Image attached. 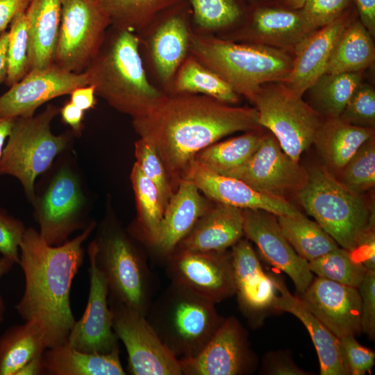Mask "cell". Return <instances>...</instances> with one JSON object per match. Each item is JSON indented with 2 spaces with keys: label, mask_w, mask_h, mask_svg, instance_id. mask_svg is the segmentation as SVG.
Returning a JSON list of instances; mask_svg holds the SVG:
<instances>
[{
  "label": "cell",
  "mask_w": 375,
  "mask_h": 375,
  "mask_svg": "<svg viewBox=\"0 0 375 375\" xmlns=\"http://www.w3.org/2000/svg\"><path fill=\"white\" fill-rule=\"evenodd\" d=\"M361 83L362 71L324 74L308 89L312 108L322 117L338 118Z\"/></svg>",
  "instance_id": "cell-36"
},
{
  "label": "cell",
  "mask_w": 375,
  "mask_h": 375,
  "mask_svg": "<svg viewBox=\"0 0 375 375\" xmlns=\"http://www.w3.org/2000/svg\"><path fill=\"white\" fill-rule=\"evenodd\" d=\"M42 354L28 362L17 375H44L42 363Z\"/></svg>",
  "instance_id": "cell-56"
},
{
  "label": "cell",
  "mask_w": 375,
  "mask_h": 375,
  "mask_svg": "<svg viewBox=\"0 0 375 375\" xmlns=\"http://www.w3.org/2000/svg\"><path fill=\"white\" fill-rule=\"evenodd\" d=\"M194 23L205 30L228 28L247 17L244 0H188Z\"/></svg>",
  "instance_id": "cell-40"
},
{
  "label": "cell",
  "mask_w": 375,
  "mask_h": 375,
  "mask_svg": "<svg viewBox=\"0 0 375 375\" xmlns=\"http://www.w3.org/2000/svg\"><path fill=\"white\" fill-rule=\"evenodd\" d=\"M258 122L271 131L283 150L296 161L313 143L323 117L282 83L262 85L250 99Z\"/></svg>",
  "instance_id": "cell-9"
},
{
  "label": "cell",
  "mask_w": 375,
  "mask_h": 375,
  "mask_svg": "<svg viewBox=\"0 0 375 375\" xmlns=\"http://www.w3.org/2000/svg\"><path fill=\"white\" fill-rule=\"evenodd\" d=\"M112 329L126 347L132 375H182L179 360L164 346L146 316L108 297Z\"/></svg>",
  "instance_id": "cell-11"
},
{
  "label": "cell",
  "mask_w": 375,
  "mask_h": 375,
  "mask_svg": "<svg viewBox=\"0 0 375 375\" xmlns=\"http://www.w3.org/2000/svg\"><path fill=\"white\" fill-rule=\"evenodd\" d=\"M235 292L242 312L255 315L272 308L276 290L273 277L263 271L248 239L241 238L231 249Z\"/></svg>",
  "instance_id": "cell-24"
},
{
  "label": "cell",
  "mask_w": 375,
  "mask_h": 375,
  "mask_svg": "<svg viewBox=\"0 0 375 375\" xmlns=\"http://www.w3.org/2000/svg\"><path fill=\"white\" fill-rule=\"evenodd\" d=\"M338 181L351 192L362 195L375 185L374 135L365 141L339 172Z\"/></svg>",
  "instance_id": "cell-41"
},
{
  "label": "cell",
  "mask_w": 375,
  "mask_h": 375,
  "mask_svg": "<svg viewBox=\"0 0 375 375\" xmlns=\"http://www.w3.org/2000/svg\"><path fill=\"white\" fill-rule=\"evenodd\" d=\"M140 138L156 149L166 172L182 177L196 154L222 138L260 125L255 108L236 107L202 94H165L146 115L133 119ZM180 180V178H179Z\"/></svg>",
  "instance_id": "cell-1"
},
{
  "label": "cell",
  "mask_w": 375,
  "mask_h": 375,
  "mask_svg": "<svg viewBox=\"0 0 375 375\" xmlns=\"http://www.w3.org/2000/svg\"><path fill=\"white\" fill-rule=\"evenodd\" d=\"M42 326L35 320L7 328L0 335V375H17L47 349Z\"/></svg>",
  "instance_id": "cell-31"
},
{
  "label": "cell",
  "mask_w": 375,
  "mask_h": 375,
  "mask_svg": "<svg viewBox=\"0 0 375 375\" xmlns=\"http://www.w3.org/2000/svg\"><path fill=\"white\" fill-rule=\"evenodd\" d=\"M192 15L188 0L165 10L155 19L158 26L151 42L156 72L164 84H169L186 58L191 33L188 20Z\"/></svg>",
  "instance_id": "cell-22"
},
{
  "label": "cell",
  "mask_w": 375,
  "mask_h": 375,
  "mask_svg": "<svg viewBox=\"0 0 375 375\" xmlns=\"http://www.w3.org/2000/svg\"><path fill=\"white\" fill-rule=\"evenodd\" d=\"M88 85L85 72H69L53 64L30 70L0 96V117L10 119L32 117L44 103Z\"/></svg>",
  "instance_id": "cell-16"
},
{
  "label": "cell",
  "mask_w": 375,
  "mask_h": 375,
  "mask_svg": "<svg viewBox=\"0 0 375 375\" xmlns=\"http://www.w3.org/2000/svg\"><path fill=\"white\" fill-rule=\"evenodd\" d=\"M262 372L272 375H306L284 351L270 352L265 356Z\"/></svg>",
  "instance_id": "cell-49"
},
{
  "label": "cell",
  "mask_w": 375,
  "mask_h": 375,
  "mask_svg": "<svg viewBox=\"0 0 375 375\" xmlns=\"http://www.w3.org/2000/svg\"><path fill=\"white\" fill-rule=\"evenodd\" d=\"M31 0H0V33L19 14L26 12Z\"/></svg>",
  "instance_id": "cell-51"
},
{
  "label": "cell",
  "mask_w": 375,
  "mask_h": 375,
  "mask_svg": "<svg viewBox=\"0 0 375 375\" xmlns=\"http://www.w3.org/2000/svg\"><path fill=\"white\" fill-rule=\"evenodd\" d=\"M262 135L255 131L214 143L198 152L194 159L208 169L226 176L244 164L258 148Z\"/></svg>",
  "instance_id": "cell-35"
},
{
  "label": "cell",
  "mask_w": 375,
  "mask_h": 375,
  "mask_svg": "<svg viewBox=\"0 0 375 375\" xmlns=\"http://www.w3.org/2000/svg\"><path fill=\"white\" fill-rule=\"evenodd\" d=\"M301 294L306 307L338 339L362 331L358 288L318 276Z\"/></svg>",
  "instance_id": "cell-19"
},
{
  "label": "cell",
  "mask_w": 375,
  "mask_h": 375,
  "mask_svg": "<svg viewBox=\"0 0 375 375\" xmlns=\"http://www.w3.org/2000/svg\"><path fill=\"white\" fill-rule=\"evenodd\" d=\"M62 0H31L26 12L28 23V71L53 62L61 20Z\"/></svg>",
  "instance_id": "cell-28"
},
{
  "label": "cell",
  "mask_w": 375,
  "mask_h": 375,
  "mask_svg": "<svg viewBox=\"0 0 375 375\" xmlns=\"http://www.w3.org/2000/svg\"><path fill=\"white\" fill-rule=\"evenodd\" d=\"M13 121L14 119L0 117V158L2 155L4 142L10 133Z\"/></svg>",
  "instance_id": "cell-58"
},
{
  "label": "cell",
  "mask_w": 375,
  "mask_h": 375,
  "mask_svg": "<svg viewBox=\"0 0 375 375\" xmlns=\"http://www.w3.org/2000/svg\"><path fill=\"white\" fill-rule=\"evenodd\" d=\"M181 178L186 179L208 198L241 209L262 210L276 216L299 210L286 199L258 192L238 178L215 173L193 159Z\"/></svg>",
  "instance_id": "cell-20"
},
{
  "label": "cell",
  "mask_w": 375,
  "mask_h": 375,
  "mask_svg": "<svg viewBox=\"0 0 375 375\" xmlns=\"http://www.w3.org/2000/svg\"><path fill=\"white\" fill-rule=\"evenodd\" d=\"M94 87L88 85L76 88L70 94V101L81 110L85 111L97 104Z\"/></svg>",
  "instance_id": "cell-52"
},
{
  "label": "cell",
  "mask_w": 375,
  "mask_h": 375,
  "mask_svg": "<svg viewBox=\"0 0 375 375\" xmlns=\"http://www.w3.org/2000/svg\"><path fill=\"white\" fill-rule=\"evenodd\" d=\"M374 57L372 35L353 18L338 38L325 73L361 72L372 64Z\"/></svg>",
  "instance_id": "cell-32"
},
{
  "label": "cell",
  "mask_w": 375,
  "mask_h": 375,
  "mask_svg": "<svg viewBox=\"0 0 375 375\" xmlns=\"http://www.w3.org/2000/svg\"><path fill=\"white\" fill-rule=\"evenodd\" d=\"M243 235L242 209L217 202L197 220L174 251H224Z\"/></svg>",
  "instance_id": "cell-25"
},
{
  "label": "cell",
  "mask_w": 375,
  "mask_h": 375,
  "mask_svg": "<svg viewBox=\"0 0 375 375\" xmlns=\"http://www.w3.org/2000/svg\"><path fill=\"white\" fill-rule=\"evenodd\" d=\"M356 15L353 4L335 21L312 31L297 44L291 71L282 83L292 93L302 97L325 74L338 38Z\"/></svg>",
  "instance_id": "cell-21"
},
{
  "label": "cell",
  "mask_w": 375,
  "mask_h": 375,
  "mask_svg": "<svg viewBox=\"0 0 375 375\" xmlns=\"http://www.w3.org/2000/svg\"><path fill=\"white\" fill-rule=\"evenodd\" d=\"M136 163L142 173L156 185L165 208L173 194L164 165L156 149L140 138L135 144Z\"/></svg>",
  "instance_id": "cell-43"
},
{
  "label": "cell",
  "mask_w": 375,
  "mask_h": 375,
  "mask_svg": "<svg viewBox=\"0 0 375 375\" xmlns=\"http://www.w3.org/2000/svg\"><path fill=\"white\" fill-rule=\"evenodd\" d=\"M359 20L371 33L375 35V0H353Z\"/></svg>",
  "instance_id": "cell-53"
},
{
  "label": "cell",
  "mask_w": 375,
  "mask_h": 375,
  "mask_svg": "<svg viewBox=\"0 0 375 375\" xmlns=\"http://www.w3.org/2000/svg\"><path fill=\"white\" fill-rule=\"evenodd\" d=\"M15 263L10 259L0 255V280L6 274H8ZM6 306L3 299L0 294V325L4 321V315Z\"/></svg>",
  "instance_id": "cell-57"
},
{
  "label": "cell",
  "mask_w": 375,
  "mask_h": 375,
  "mask_svg": "<svg viewBox=\"0 0 375 375\" xmlns=\"http://www.w3.org/2000/svg\"><path fill=\"white\" fill-rule=\"evenodd\" d=\"M247 1L249 3L250 8L259 6L261 4H264V3L276 1V0H247Z\"/></svg>",
  "instance_id": "cell-60"
},
{
  "label": "cell",
  "mask_w": 375,
  "mask_h": 375,
  "mask_svg": "<svg viewBox=\"0 0 375 375\" xmlns=\"http://www.w3.org/2000/svg\"><path fill=\"white\" fill-rule=\"evenodd\" d=\"M189 50L237 94L249 99L265 83H283L292 66L293 58L287 52L260 43L237 44L191 34Z\"/></svg>",
  "instance_id": "cell-4"
},
{
  "label": "cell",
  "mask_w": 375,
  "mask_h": 375,
  "mask_svg": "<svg viewBox=\"0 0 375 375\" xmlns=\"http://www.w3.org/2000/svg\"><path fill=\"white\" fill-rule=\"evenodd\" d=\"M119 353V347L109 353H87L66 342L44 350V375H126Z\"/></svg>",
  "instance_id": "cell-29"
},
{
  "label": "cell",
  "mask_w": 375,
  "mask_h": 375,
  "mask_svg": "<svg viewBox=\"0 0 375 375\" xmlns=\"http://www.w3.org/2000/svg\"><path fill=\"white\" fill-rule=\"evenodd\" d=\"M312 273L342 285L358 288L368 270L351 251L337 249L308 262Z\"/></svg>",
  "instance_id": "cell-39"
},
{
  "label": "cell",
  "mask_w": 375,
  "mask_h": 375,
  "mask_svg": "<svg viewBox=\"0 0 375 375\" xmlns=\"http://www.w3.org/2000/svg\"><path fill=\"white\" fill-rule=\"evenodd\" d=\"M8 32V70L5 82L10 87L28 72V23L25 12L12 19Z\"/></svg>",
  "instance_id": "cell-42"
},
{
  "label": "cell",
  "mask_w": 375,
  "mask_h": 375,
  "mask_svg": "<svg viewBox=\"0 0 375 375\" xmlns=\"http://www.w3.org/2000/svg\"><path fill=\"white\" fill-rule=\"evenodd\" d=\"M339 118L357 126L374 128L375 92L373 88L361 83L352 94Z\"/></svg>",
  "instance_id": "cell-44"
},
{
  "label": "cell",
  "mask_w": 375,
  "mask_h": 375,
  "mask_svg": "<svg viewBox=\"0 0 375 375\" xmlns=\"http://www.w3.org/2000/svg\"><path fill=\"white\" fill-rule=\"evenodd\" d=\"M248 18L259 43L278 49L295 47L314 31L301 8H287L276 1L250 8Z\"/></svg>",
  "instance_id": "cell-27"
},
{
  "label": "cell",
  "mask_w": 375,
  "mask_h": 375,
  "mask_svg": "<svg viewBox=\"0 0 375 375\" xmlns=\"http://www.w3.org/2000/svg\"><path fill=\"white\" fill-rule=\"evenodd\" d=\"M179 362L182 375H242L253 371L256 360L246 330L231 316L198 355Z\"/></svg>",
  "instance_id": "cell-15"
},
{
  "label": "cell",
  "mask_w": 375,
  "mask_h": 375,
  "mask_svg": "<svg viewBox=\"0 0 375 375\" xmlns=\"http://www.w3.org/2000/svg\"><path fill=\"white\" fill-rule=\"evenodd\" d=\"M306 212L341 247L353 252L365 233L374 227V213L362 198L344 187L324 167L308 171L297 193Z\"/></svg>",
  "instance_id": "cell-6"
},
{
  "label": "cell",
  "mask_w": 375,
  "mask_h": 375,
  "mask_svg": "<svg viewBox=\"0 0 375 375\" xmlns=\"http://www.w3.org/2000/svg\"><path fill=\"white\" fill-rule=\"evenodd\" d=\"M110 24L99 0H62L53 64L69 72H83L97 53Z\"/></svg>",
  "instance_id": "cell-10"
},
{
  "label": "cell",
  "mask_w": 375,
  "mask_h": 375,
  "mask_svg": "<svg viewBox=\"0 0 375 375\" xmlns=\"http://www.w3.org/2000/svg\"><path fill=\"white\" fill-rule=\"evenodd\" d=\"M344 365L351 375H363L369 372L374 365L375 353L361 345L353 335L339 339Z\"/></svg>",
  "instance_id": "cell-46"
},
{
  "label": "cell",
  "mask_w": 375,
  "mask_h": 375,
  "mask_svg": "<svg viewBox=\"0 0 375 375\" xmlns=\"http://www.w3.org/2000/svg\"><path fill=\"white\" fill-rule=\"evenodd\" d=\"M96 222L63 244H47L33 228H26L19 244V261L25 280L23 295L16 310L24 321L35 320L42 326L47 347L67 342L76 320L70 292L73 280L84 260L83 243Z\"/></svg>",
  "instance_id": "cell-2"
},
{
  "label": "cell",
  "mask_w": 375,
  "mask_h": 375,
  "mask_svg": "<svg viewBox=\"0 0 375 375\" xmlns=\"http://www.w3.org/2000/svg\"><path fill=\"white\" fill-rule=\"evenodd\" d=\"M62 121L73 129L74 133H81L83 128L84 111L77 108L70 101L60 108Z\"/></svg>",
  "instance_id": "cell-54"
},
{
  "label": "cell",
  "mask_w": 375,
  "mask_h": 375,
  "mask_svg": "<svg viewBox=\"0 0 375 375\" xmlns=\"http://www.w3.org/2000/svg\"><path fill=\"white\" fill-rule=\"evenodd\" d=\"M87 252L90 261L88 302L81 318L75 322L71 329L67 342L81 351L109 353L119 346L112 326L108 288L95 264L93 241L90 242Z\"/></svg>",
  "instance_id": "cell-17"
},
{
  "label": "cell",
  "mask_w": 375,
  "mask_h": 375,
  "mask_svg": "<svg viewBox=\"0 0 375 375\" xmlns=\"http://www.w3.org/2000/svg\"><path fill=\"white\" fill-rule=\"evenodd\" d=\"M97 233L94 261L106 280L108 297L146 316L153 299L154 278L144 255L114 221L104 222Z\"/></svg>",
  "instance_id": "cell-7"
},
{
  "label": "cell",
  "mask_w": 375,
  "mask_h": 375,
  "mask_svg": "<svg viewBox=\"0 0 375 375\" xmlns=\"http://www.w3.org/2000/svg\"><path fill=\"white\" fill-rule=\"evenodd\" d=\"M59 112L60 108L49 104L36 115L15 119L0 158V175L17 178L33 203L36 199V178L50 167L68 142L66 135H56L51 131V123Z\"/></svg>",
  "instance_id": "cell-8"
},
{
  "label": "cell",
  "mask_w": 375,
  "mask_h": 375,
  "mask_svg": "<svg viewBox=\"0 0 375 375\" xmlns=\"http://www.w3.org/2000/svg\"><path fill=\"white\" fill-rule=\"evenodd\" d=\"M305 0H276V1L285 7L299 9L301 8Z\"/></svg>",
  "instance_id": "cell-59"
},
{
  "label": "cell",
  "mask_w": 375,
  "mask_h": 375,
  "mask_svg": "<svg viewBox=\"0 0 375 375\" xmlns=\"http://www.w3.org/2000/svg\"><path fill=\"white\" fill-rule=\"evenodd\" d=\"M8 32L0 33V84L6 81L8 70L7 48Z\"/></svg>",
  "instance_id": "cell-55"
},
{
  "label": "cell",
  "mask_w": 375,
  "mask_h": 375,
  "mask_svg": "<svg viewBox=\"0 0 375 375\" xmlns=\"http://www.w3.org/2000/svg\"><path fill=\"white\" fill-rule=\"evenodd\" d=\"M112 28L135 33L151 24L165 10L184 0H99Z\"/></svg>",
  "instance_id": "cell-37"
},
{
  "label": "cell",
  "mask_w": 375,
  "mask_h": 375,
  "mask_svg": "<svg viewBox=\"0 0 375 375\" xmlns=\"http://www.w3.org/2000/svg\"><path fill=\"white\" fill-rule=\"evenodd\" d=\"M368 271H375V233L370 228L352 252Z\"/></svg>",
  "instance_id": "cell-50"
},
{
  "label": "cell",
  "mask_w": 375,
  "mask_h": 375,
  "mask_svg": "<svg viewBox=\"0 0 375 375\" xmlns=\"http://www.w3.org/2000/svg\"><path fill=\"white\" fill-rule=\"evenodd\" d=\"M172 82L176 93L199 94L228 104L239 99V94L223 78L192 56L184 60Z\"/></svg>",
  "instance_id": "cell-34"
},
{
  "label": "cell",
  "mask_w": 375,
  "mask_h": 375,
  "mask_svg": "<svg viewBox=\"0 0 375 375\" xmlns=\"http://www.w3.org/2000/svg\"><path fill=\"white\" fill-rule=\"evenodd\" d=\"M374 135V128L360 127L338 118H326L315 136V145L325 164L339 172L360 147Z\"/></svg>",
  "instance_id": "cell-30"
},
{
  "label": "cell",
  "mask_w": 375,
  "mask_h": 375,
  "mask_svg": "<svg viewBox=\"0 0 375 375\" xmlns=\"http://www.w3.org/2000/svg\"><path fill=\"white\" fill-rule=\"evenodd\" d=\"M146 318L178 360L198 355L225 319L215 303L173 282L153 299Z\"/></svg>",
  "instance_id": "cell-5"
},
{
  "label": "cell",
  "mask_w": 375,
  "mask_h": 375,
  "mask_svg": "<svg viewBox=\"0 0 375 375\" xmlns=\"http://www.w3.org/2000/svg\"><path fill=\"white\" fill-rule=\"evenodd\" d=\"M85 72L97 96L134 118L152 110L165 95L147 77L137 35L112 28Z\"/></svg>",
  "instance_id": "cell-3"
},
{
  "label": "cell",
  "mask_w": 375,
  "mask_h": 375,
  "mask_svg": "<svg viewBox=\"0 0 375 375\" xmlns=\"http://www.w3.org/2000/svg\"><path fill=\"white\" fill-rule=\"evenodd\" d=\"M226 176L242 180L258 192L286 199L304 186L308 171L283 150L273 135L266 134L251 158Z\"/></svg>",
  "instance_id": "cell-14"
},
{
  "label": "cell",
  "mask_w": 375,
  "mask_h": 375,
  "mask_svg": "<svg viewBox=\"0 0 375 375\" xmlns=\"http://www.w3.org/2000/svg\"><path fill=\"white\" fill-rule=\"evenodd\" d=\"M26 227L22 222L0 210V255L19 261V244Z\"/></svg>",
  "instance_id": "cell-47"
},
{
  "label": "cell",
  "mask_w": 375,
  "mask_h": 375,
  "mask_svg": "<svg viewBox=\"0 0 375 375\" xmlns=\"http://www.w3.org/2000/svg\"><path fill=\"white\" fill-rule=\"evenodd\" d=\"M178 182L165 208L158 236L151 244L164 261L210 207L194 184L184 178Z\"/></svg>",
  "instance_id": "cell-23"
},
{
  "label": "cell",
  "mask_w": 375,
  "mask_h": 375,
  "mask_svg": "<svg viewBox=\"0 0 375 375\" xmlns=\"http://www.w3.org/2000/svg\"><path fill=\"white\" fill-rule=\"evenodd\" d=\"M286 240L303 259L310 262L339 247L337 242L315 222L300 211L277 216Z\"/></svg>",
  "instance_id": "cell-33"
},
{
  "label": "cell",
  "mask_w": 375,
  "mask_h": 375,
  "mask_svg": "<svg viewBox=\"0 0 375 375\" xmlns=\"http://www.w3.org/2000/svg\"><path fill=\"white\" fill-rule=\"evenodd\" d=\"M33 203L38 233L49 245L63 244L71 234L89 224L85 223V198L80 182L69 169H60Z\"/></svg>",
  "instance_id": "cell-12"
},
{
  "label": "cell",
  "mask_w": 375,
  "mask_h": 375,
  "mask_svg": "<svg viewBox=\"0 0 375 375\" xmlns=\"http://www.w3.org/2000/svg\"><path fill=\"white\" fill-rule=\"evenodd\" d=\"M131 180L137 203V223L144 238L151 245L158 236L165 207L157 188L136 162L131 170Z\"/></svg>",
  "instance_id": "cell-38"
},
{
  "label": "cell",
  "mask_w": 375,
  "mask_h": 375,
  "mask_svg": "<svg viewBox=\"0 0 375 375\" xmlns=\"http://www.w3.org/2000/svg\"><path fill=\"white\" fill-rule=\"evenodd\" d=\"M243 234L256 244L262 257L285 273L299 293L310 285L313 275L308 262L301 258L285 238L277 216L262 210L242 209Z\"/></svg>",
  "instance_id": "cell-18"
},
{
  "label": "cell",
  "mask_w": 375,
  "mask_h": 375,
  "mask_svg": "<svg viewBox=\"0 0 375 375\" xmlns=\"http://www.w3.org/2000/svg\"><path fill=\"white\" fill-rule=\"evenodd\" d=\"M165 265L171 282L215 303L235 294L231 252L175 251Z\"/></svg>",
  "instance_id": "cell-13"
},
{
  "label": "cell",
  "mask_w": 375,
  "mask_h": 375,
  "mask_svg": "<svg viewBox=\"0 0 375 375\" xmlns=\"http://www.w3.org/2000/svg\"><path fill=\"white\" fill-rule=\"evenodd\" d=\"M273 279L278 294H276L272 308L291 313L307 328L317 353L320 374H349L342 361L339 339L306 307L300 298L290 293L282 280L275 277Z\"/></svg>",
  "instance_id": "cell-26"
},
{
  "label": "cell",
  "mask_w": 375,
  "mask_h": 375,
  "mask_svg": "<svg viewBox=\"0 0 375 375\" xmlns=\"http://www.w3.org/2000/svg\"><path fill=\"white\" fill-rule=\"evenodd\" d=\"M353 4V0H305L301 9L315 31L335 21Z\"/></svg>",
  "instance_id": "cell-45"
},
{
  "label": "cell",
  "mask_w": 375,
  "mask_h": 375,
  "mask_svg": "<svg viewBox=\"0 0 375 375\" xmlns=\"http://www.w3.org/2000/svg\"><path fill=\"white\" fill-rule=\"evenodd\" d=\"M361 298V329L369 338L375 335V271H367L358 288Z\"/></svg>",
  "instance_id": "cell-48"
}]
</instances>
